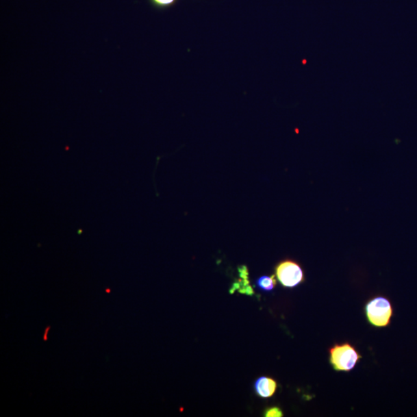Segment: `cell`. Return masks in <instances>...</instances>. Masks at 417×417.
Returning a JSON list of instances; mask_svg holds the SVG:
<instances>
[{"instance_id": "cell-4", "label": "cell", "mask_w": 417, "mask_h": 417, "mask_svg": "<svg viewBox=\"0 0 417 417\" xmlns=\"http://www.w3.org/2000/svg\"><path fill=\"white\" fill-rule=\"evenodd\" d=\"M277 388V383L274 379L262 377L256 380L255 390L256 394L262 398L273 396Z\"/></svg>"}, {"instance_id": "cell-3", "label": "cell", "mask_w": 417, "mask_h": 417, "mask_svg": "<svg viewBox=\"0 0 417 417\" xmlns=\"http://www.w3.org/2000/svg\"><path fill=\"white\" fill-rule=\"evenodd\" d=\"M275 275L281 285L286 288L297 287L305 281L304 270L301 265L290 259L277 264Z\"/></svg>"}, {"instance_id": "cell-8", "label": "cell", "mask_w": 417, "mask_h": 417, "mask_svg": "<svg viewBox=\"0 0 417 417\" xmlns=\"http://www.w3.org/2000/svg\"><path fill=\"white\" fill-rule=\"evenodd\" d=\"M264 414L266 417H281L283 416V411L277 407L266 409Z\"/></svg>"}, {"instance_id": "cell-11", "label": "cell", "mask_w": 417, "mask_h": 417, "mask_svg": "<svg viewBox=\"0 0 417 417\" xmlns=\"http://www.w3.org/2000/svg\"><path fill=\"white\" fill-rule=\"evenodd\" d=\"M106 292H107L108 293H110V292H111V291H110V289H107V290H106Z\"/></svg>"}, {"instance_id": "cell-6", "label": "cell", "mask_w": 417, "mask_h": 417, "mask_svg": "<svg viewBox=\"0 0 417 417\" xmlns=\"http://www.w3.org/2000/svg\"><path fill=\"white\" fill-rule=\"evenodd\" d=\"M235 291H238L241 294H244L249 296L255 294V292L250 286L249 279L240 280L233 283L231 288V294H233Z\"/></svg>"}, {"instance_id": "cell-7", "label": "cell", "mask_w": 417, "mask_h": 417, "mask_svg": "<svg viewBox=\"0 0 417 417\" xmlns=\"http://www.w3.org/2000/svg\"><path fill=\"white\" fill-rule=\"evenodd\" d=\"M179 0H149L151 4L156 9L166 10L174 7Z\"/></svg>"}, {"instance_id": "cell-2", "label": "cell", "mask_w": 417, "mask_h": 417, "mask_svg": "<svg viewBox=\"0 0 417 417\" xmlns=\"http://www.w3.org/2000/svg\"><path fill=\"white\" fill-rule=\"evenodd\" d=\"M366 314L368 323L375 327H386L390 323L392 307L388 299L377 297L368 302Z\"/></svg>"}, {"instance_id": "cell-5", "label": "cell", "mask_w": 417, "mask_h": 417, "mask_svg": "<svg viewBox=\"0 0 417 417\" xmlns=\"http://www.w3.org/2000/svg\"><path fill=\"white\" fill-rule=\"evenodd\" d=\"M255 285L263 292L273 291L277 286L276 275L262 276L255 281Z\"/></svg>"}, {"instance_id": "cell-1", "label": "cell", "mask_w": 417, "mask_h": 417, "mask_svg": "<svg viewBox=\"0 0 417 417\" xmlns=\"http://www.w3.org/2000/svg\"><path fill=\"white\" fill-rule=\"evenodd\" d=\"M330 364L334 370L338 372H349L362 358L352 344L349 343L335 344L329 349Z\"/></svg>"}, {"instance_id": "cell-10", "label": "cell", "mask_w": 417, "mask_h": 417, "mask_svg": "<svg viewBox=\"0 0 417 417\" xmlns=\"http://www.w3.org/2000/svg\"><path fill=\"white\" fill-rule=\"evenodd\" d=\"M51 329L50 326L49 327H47L45 330V336H44V341H47V333H48V331H49Z\"/></svg>"}, {"instance_id": "cell-9", "label": "cell", "mask_w": 417, "mask_h": 417, "mask_svg": "<svg viewBox=\"0 0 417 417\" xmlns=\"http://www.w3.org/2000/svg\"><path fill=\"white\" fill-rule=\"evenodd\" d=\"M240 277L243 278V279H249V270L246 266H241L238 268Z\"/></svg>"}]
</instances>
